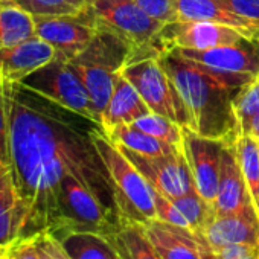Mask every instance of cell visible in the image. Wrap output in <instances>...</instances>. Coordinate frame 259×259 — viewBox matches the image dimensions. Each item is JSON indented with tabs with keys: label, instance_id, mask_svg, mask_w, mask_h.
Listing matches in <instances>:
<instances>
[{
	"label": "cell",
	"instance_id": "9c48e42d",
	"mask_svg": "<svg viewBox=\"0 0 259 259\" xmlns=\"http://www.w3.org/2000/svg\"><path fill=\"white\" fill-rule=\"evenodd\" d=\"M247 38L238 29L213 23V22H168L162 26L159 34L153 38L159 55L169 52L171 49H195L206 51L217 46L238 43Z\"/></svg>",
	"mask_w": 259,
	"mask_h": 259
},
{
	"label": "cell",
	"instance_id": "60d3db41",
	"mask_svg": "<svg viewBox=\"0 0 259 259\" xmlns=\"http://www.w3.org/2000/svg\"><path fill=\"white\" fill-rule=\"evenodd\" d=\"M257 141H259V139H257Z\"/></svg>",
	"mask_w": 259,
	"mask_h": 259
},
{
	"label": "cell",
	"instance_id": "d4e9b609",
	"mask_svg": "<svg viewBox=\"0 0 259 259\" xmlns=\"http://www.w3.org/2000/svg\"><path fill=\"white\" fill-rule=\"evenodd\" d=\"M133 125L142 132L151 135L156 139H160L166 144L176 145V147H182V141H183V133L182 130L183 126L179 125L177 122H174L172 119L157 114V113H148L142 117H139L138 120L133 122Z\"/></svg>",
	"mask_w": 259,
	"mask_h": 259
},
{
	"label": "cell",
	"instance_id": "d590c367",
	"mask_svg": "<svg viewBox=\"0 0 259 259\" xmlns=\"http://www.w3.org/2000/svg\"><path fill=\"white\" fill-rule=\"evenodd\" d=\"M11 185H13V180L10 176V169L5 166H0V191L11 186Z\"/></svg>",
	"mask_w": 259,
	"mask_h": 259
},
{
	"label": "cell",
	"instance_id": "e0dca14e",
	"mask_svg": "<svg viewBox=\"0 0 259 259\" xmlns=\"http://www.w3.org/2000/svg\"><path fill=\"white\" fill-rule=\"evenodd\" d=\"M176 20L221 23L238 29L247 38L259 40V25L227 11L217 0H176Z\"/></svg>",
	"mask_w": 259,
	"mask_h": 259
},
{
	"label": "cell",
	"instance_id": "30bf717a",
	"mask_svg": "<svg viewBox=\"0 0 259 259\" xmlns=\"http://www.w3.org/2000/svg\"><path fill=\"white\" fill-rule=\"evenodd\" d=\"M119 148L141 171L148 183L168 198L172 200L197 189L183 150L166 156H142L123 147Z\"/></svg>",
	"mask_w": 259,
	"mask_h": 259
},
{
	"label": "cell",
	"instance_id": "4316f807",
	"mask_svg": "<svg viewBox=\"0 0 259 259\" xmlns=\"http://www.w3.org/2000/svg\"><path fill=\"white\" fill-rule=\"evenodd\" d=\"M172 203L188 220L192 232H200L204 227V224L207 223L209 217L213 213L212 206L198 194L197 189H194L182 197L172 198Z\"/></svg>",
	"mask_w": 259,
	"mask_h": 259
},
{
	"label": "cell",
	"instance_id": "836d02e7",
	"mask_svg": "<svg viewBox=\"0 0 259 259\" xmlns=\"http://www.w3.org/2000/svg\"><path fill=\"white\" fill-rule=\"evenodd\" d=\"M2 259H40L34 235H22L5 247Z\"/></svg>",
	"mask_w": 259,
	"mask_h": 259
},
{
	"label": "cell",
	"instance_id": "52a82bcc",
	"mask_svg": "<svg viewBox=\"0 0 259 259\" xmlns=\"http://www.w3.org/2000/svg\"><path fill=\"white\" fill-rule=\"evenodd\" d=\"M90 7L98 26L122 37L133 51L148 45L165 25L148 16L135 0H99Z\"/></svg>",
	"mask_w": 259,
	"mask_h": 259
},
{
	"label": "cell",
	"instance_id": "83f0119b",
	"mask_svg": "<svg viewBox=\"0 0 259 259\" xmlns=\"http://www.w3.org/2000/svg\"><path fill=\"white\" fill-rule=\"evenodd\" d=\"M236 114L242 135H248L254 119L259 116V75L241 93L236 102Z\"/></svg>",
	"mask_w": 259,
	"mask_h": 259
},
{
	"label": "cell",
	"instance_id": "ba28073f",
	"mask_svg": "<svg viewBox=\"0 0 259 259\" xmlns=\"http://www.w3.org/2000/svg\"><path fill=\"white\" fill-rule=\"evenodd\" d=\"M35 37L57 51V58L70 61L82 52L98 32L92 7L73 16H34Z\"/></svg>",
	"mask_w": 259,
	"mask_h": 259
},
{
	"label": "cell",
	"instance_id": "8992f818",
	"mask_svg": "<svg viewBox=\"0 0 259 259\" xmlns=\"http://www.w3.org/2000/svg\"><path fill=\"white\" fill-rule=\"evenodd\" d=\"M20 84L70 111L95 120L90 96L82 81L66 60L55 58Z\"/></svg>",
	"mask_w": 259,
	"mask_h": 259
},
{
	"label": "cell",
	"instance_id": "1f68e13d",
	"mask_svg": "<svg viewBox=\"0 0 259 259\" xmlns=\"http://www.w3.org/2000/svg\"><path fill=\"white\" fill-rule=\"evenodd\" d=\"M34 241L40 259H70L61 242L48 230L34 233Z\"/></svg>",
	"mask_w": 259,
	"mask_h": 259
},
{
	"label": "cell",
	"instance_id": "2e32d148",
	"mask_svg": "<svg viewBox=\"0 0 259 259\" xmlns=\"http://www.w3.org/2000/svg\"><path fill=\"white\" fill-rule=\"evenodd\" d=\"M142 224L162 259H201L197 235L191 229L157 218L142 221Z\"/></svg>",
	"mask_w": 259,
	"mask_h": 259
},
{
	"label": "cell",
	"instance_id": "7402d4cb",
	"mask_svg": "<svg viewBox=\"0 0 259 259\" xmlns=\"http://www.w3.org/2000/svg\"><path fill=\"white\" fill-rule=\"evenodd\" d=\"M105 136L116 145L142 156H166L182 150V147H176L153 138L151 135L136 128L133 123L117 125L111 132L105 133Z\"/></svg>",
	"mask_w": 259,
	"mask_h": 259
},
{
	"label": "cell",
	"instance_id": "cb8c5ba5",
	"mask_svg": "<svg viewBox=\"0 0 259 259\" xmlns=\"http://www.w3.org/2000/svg\"><path fill=\"white\" fill-rule=\"evenodd\" d=\"M235 145L245 183L259 215V141L250 135H242Z\"/></svg>",
	"mask_w": 259,
	"mask_h": 259
},
{
	"label": "cell",
	"instance_id": "5b68a950",
	"mask_svg": "<svg viewBox=\"0 0 259 259\" xmlns=\"http://www.w3.org/2000/svg\"><path fill=\"white\" fill-rule=\"evenodd\" d=\"M122 75L135 85L153 113L166 116L182 126L191 125L186 105L157 58L128 64Z\"/></svg>",
	"mask_w": 259,
	"mask_h": 259
},
{
	"label": "cell",
	"instance_id": "f1b7e54d",
	"mask_svg": "<svg viewBox=\"0 0 259 259\" xmlns=\"http://www.w3.org/2000/svg\"><path fill=\"white\" fill-rule=\"evenodd\" d=\"M11 84L0 81V163L10 168V108H11Z\"/></svg>",
	"mask_w": 259,
	"mask_h": 259
},
{
	"label": "cell",
	"instance_id": "44dd1931",
	"mask_svg": "<svg viewBox=\"0 0 259 259\" xmlns=\"http://www.w3.org/2000/svg\"><path fill=\"white\" fill-rule=\"evenodd\" d=\"M34 37V16L14 0H0V49L20 45Z\"/></svg>",
	"mask_w": 259,
	"mask_h": 259
},
{
	"label": "cell",
	"instance_id": "8fae6325",
	"mask_svg": "<svg viewBox=\"0 0 259 259\" xmlns=\"http://www.w3.org/2000/svg\"><path fill=\"white\" fill-rule=\"evenodd\" d=\"M182 133H183L182 150L188 162V166L191 169L194 185L198 194L213 209V203L218 191L221 156H223L224 145L227 144L218 139L200 136L188 126H183Z\"/></svg>",
	"mask_w": 259,
	"mask_h": 259
},
{
	"label": "cell",
	"instance_id": "7a4b0ae2",
	"mask_svg": "<svg viewBox=\"0 0 259 259\" xmlns=\"http://www.w3.org/2000/svg\"><path fill=\"white\" fill-rule=\"evenodd\" d=\"M157 60L186 105L191 119L188 128L200 136L235 145L242 136L236 102L256 76L200 64L183 57L177 49Z\"/></svg>",
	"mask_w": 259,
	"mask_h": 259
},
{
	"label": "cell",
	"instance_id": "4fadbf2b",
	"mask_svg": "<svg viewBox=\"0 0 259 259\" xmlns=\"http://www.w3.org/2000/svg\"><path fill=\"white\" fill-rule=\"evenodd\" d=\"M183 57L200 64L226 72L259 75V40L242 38L238 43L217 46L206 51L177 49Z\"/></svg>",
	"mask_w": 259,
	"mask_h": 259
},
{
	"label": "cell",
	"instance_id": "9a60e30c",
	"mask_svg": "<svg viewBox=\"0 0 259 259\" xmlns=\"http://www.w3.org/2000/svg\"><path fill=\"white\" fill-rule=\"evenodd\" d=\"M198 239L212 248L226 245H259V215L257 213H212L200 232H194Z\"/></svg>",
	"mask_w": 259,
	"mask_h": 259
},
{
	"label": "cell",
	"instance_id": "7c38bea8",
	"mask_svg": "<svg viewBox=\"0 0 259 259\" xmlns=\"http://www.w3.org/2000/svg\"><path fill=\"white\" fill-rule=\"evenodd\" d=\"M213 213H257L239 165L236 145H224Z\"/></svg>",
	"mask_w": 259,
	"mask_h": 259
},
{
	"label": "cell",
	"instance_id": "6da1fadb",
	"mask_svg": "<svg viewBox=\"0 0 259 259\" xmlns=\"http://www.w3.org/2000/svg\"><path fill=\"white\" fill-rule=\"evenodd\" d=\"M10 98L8 169L17 195L29 209L23 235L61 229L60 194L66 176L89 188L119 223L122 213L116 188L93 141L101 125L22 84L11 85Z\"/></svg>",
	"mask_w": 259,
	"mask_h": 259
},
{
	"label": "cell",
	"instance_id": "3957f363",
	"mask_svg": "<svg viewBox=\"0 0 259 259\" xmlns=\"http://www.w3.org/2000/svg\"><path fill=\"white\" fill-rule=\"evenodd\" d=\"M132 51V45L122 37L98 26V32L89 46L69 61L90 96L93 119L99 125L117 76L128 64Z\"/></svg>",
	"mask_w": 259,
	"mask_h": 259
},
{
	"label": "cell",
	"instance_id": "8d00e7d4",
	"mask_svg": "<svg viewBox=\"0 0 259 259\" xmlns=\"http://www.w3.org/2000/svg\"><path fill=\"white\" fill-rule=\"evenodd\" d=\"M248 135L253 136V138H256V139H259V116L254 119V122H253V125L250 128V133Z\"/></svg>",
	"mask_w": 259,
	"mask_h": 259
},
{
	"label": "cell",
	"instance_id": "74e56055",
	"mask_svg": "<svg viewBox=\"0 0 259 259\" xmlns=\"http://www.w3.org/2000/svg\"><path fill=\"white\" fill-rule=\"evenodd\" d=\"M4 253H5V247H4V245H0V259H2Z\"/></svg>",
	"mask_w": 259,
	"mask_h": 259
},
{
	"label": "cell",
	"instance_id": "484cf974",
	"mask_svg": "<svg viewBox=\"0 0 259 259\" xmlns=\"http://www.w3.org/2000/svg\"><path fill=\"white\" fill-rule=\"evenodd\" d=\"M32 16H73L87 10V0H14Z\"/></svg>",
	"mask_w": 259,
	"mask_h": 259
},
{
	"label": "cell",
	"instance_id": "4dcf8cb0",
	"mask_svg": "<svg viewBox=\"0 0 259 259\" xmlns=\"http://www.w3.org/2000/svg\"><path fill=\"white\" fill-rule=\"evenodd\" d=\"M153 198H154V206H156V218L174 226H180V227H189L188 220L183 217V213L177 209V206L172 203L171 198H168L166 195H163L162 192L156 191L153 188Z\"/></svg>",
	"mask_w": 259,
	"mask_h": 259
},
{
	"label": "cell",
	"instance_id": "d6986e66",
	"mask_svg": "<svg viewBox=\"0 0 259 259\" xmlns=\"http://www.w3.org/2000/svg\"><path fill=\"white\" fill-rule=\"evenodd\" d=\"M107 236L122 259H162L148 238L142 221L122 217Z\"/></svg>",
	"mask_w": 259,
	"mask_h": 259
},
{
	"label": "cell",
	"instance_id": "5bb4252c",
	"mask_svg": "<svg viewBox=\"0 0 259 259\" xmlns=\"http://www.w3.org/2000/svg\"><path fill=\"white\" fill-rule=\"evenodd\" d=\"M57 58V51L38 37L0 49V81L20 84L38 69Z\"/></svg>",
	"mask_w": 259,
	"mask_h": 259
},
{
	"label": "cell",
	"instance_id": "e575fe53",
	"mask_svg": "<svg viewBox=\"0 0 259 259\" xmlns=\"http://www.w3.org/2000/svg\"><path fill=\"white\" fill-rule=\"evenodd\" d=\"M227 11L259 25V0H217Z\"/></svg>",
	"mask_w": 259,
	"mask_h": 259
},
{
	"label": "cell",
	"instance_id": "277c9868",
	"mask_svg": "<svg viewBox=\"0 0 259 259\" xmlns=\"http://www.w3.org/2000/svg\"><path fill=\"white\" fill-rule=\"evenodd\" d=\"M93 141L114 183L122 217L138 221L156 218L153 186L148 180L122 150L105 136L102 128H98L93 133Z\"/></svg>",
	"mask_w": 259,
	"mask_h": 259
},
{
	"label": "cell",
	"instance_id": "ffe728a7",
	"mask_svg": "<svg viewBox=\"0 0 259 259\" xmlns=\"http://www.w3.org/2000/svg\"><path fill=\"white\" fill-rule=\"evenodd\" d=\"M70 259H122L110 238L99 232L75 230L57 238Z\"/></svg>",
	"mask_w": 259,
	"mask_h": 259
},
{
	"label": "cell",
	"instance_id": "603a6c76",
	"mask_svg": "<svg viewBox=\"0 0 259 259\" xmlns=\"http://www.w3.org/2000/svg\"><path fill=\"white\" fill-rule=\"evenodd\" d=\"M28 217L29 209L13 185L0 191V245L7 247L23 235Z\"/></svg>",
	"mask_w": 259,
	"mask_h": 259
},
{
	"label": "cell",
	"instance_id": "f546056e",
	"mask_svg": "<svg viewBox=\"0 0 259 259\" xmlns=\"http://www.w3.org/2000/svg\"><path fill=\"white\" fill-rule=\"evenodd\" d=\"M198 239V236H197ZM201 259H259V245H226L221 248H212L198 239Z\"/></svg>",
	"mask_w": 259,
	"mask_h": 259
},
{
	"label": "cell",
	"instance_id": "f35d334b",
	"mask_svg": "<svg viewBox=\"0 0 259 259\" xmlns=\"http://www.w3.org/2000/svg\"><path fill=\"white\" fill-rule=\"evenodd\" d=\"M87 2H89V5H93L95 2H99V0H87Z\"/></svg>",
	"mask_w": 259,
	"mask_h": 259
},
{
	"label": "cell",
	"instance_id": "ab89813d",
	"mask_svg": "<svg viewBox=\"0 0 259 259\" xmlns=\"http://www.w3.org/2000/svg\"><path fill=\"white\" fill-rule=\"evenodd\" d=\"M0 166H4V165H2V163H0ZM5 168H7V166H5Z\"/></svg>",
	"mask_w": 259,
	"mask_h": 259
},
{
	"label": "cell",
	"instance_id": "d6a6232c",
	"mask_svg": "<svg viewBox=\"0 0 259 259\" xmlns=\"http://www.w3.org/2000/svg\"><path fill=\"white\" fill-rule=\"evenodd\" d=\"M153 19L163 23L176 20V0H135Z\"/></svg>",
	"mask_w": 259,
	"mask_h": 259
},
{
	"label": "cell",
	"instance_id": "ac0fdd59",
	"mask_svg": "<svg viewBox=\"0 0 259 259\" xmlns=\"http://www.w3.org/2000/svg\"><path fill=\"white\" fill-rule=\"evenodd\" d=\"M148 113H151V110L141 98L139 92L120 73L117 76L113 95L102 113L101 128L104 133H108L114 126L122 123H133Z\"/></svg>",
	"mask_w": 259,
	"mask_h": 259
}]
</instances>
